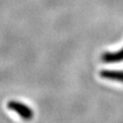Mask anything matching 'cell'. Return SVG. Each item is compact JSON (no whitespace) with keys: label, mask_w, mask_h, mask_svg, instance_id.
Returning a JSON list of instances; mask_svg holds the SVG:
<instances>
[{"label":"cell","mask_w":123,"mask_h":123,"mask_svg":"<svg viewBox=\"0 0 123 123\" xmlns=\"http://www.w3.org/2000/svg\"><path fill=\"white\" fill-rule=\"evenodd\" d=\"M103 61L108 62V63H113V62H119L123 60V49L118 52L114 53H105L102 56Z\"/></svg>","instance_id":"3"},{"label":"cell","mask_w":123,"mask_h":123,"mask_svg":"<svg viewBox=\"0 0 123 123\" xmlns=\"http://www.w3.org/2000/svg\"><path fill=\"white\" fill-rule=\"evenodd\" d=\"M7 107H8L9 110L17 112L22 119H26V120L31 119L32 117H33V111H32V110L29 107H27L26 105L22 104L20 102L12 100L8 103Z\"/></svg>","instance_id":"1"},{"label":"cell","mask_w":123,"mask_h":123,"mask_svg":"<svg viewBox=\"0 0 123 123\" xmlns=\"http://www.w3.org/2000/svg\"><path fill=\"white\" fill-rule=\"evenodd\" d=\"M100 77L103 79L119 81L123 83V71L117 70H102L100 72Z\"/></svg>","instance_id":"2"}]
</instances>
